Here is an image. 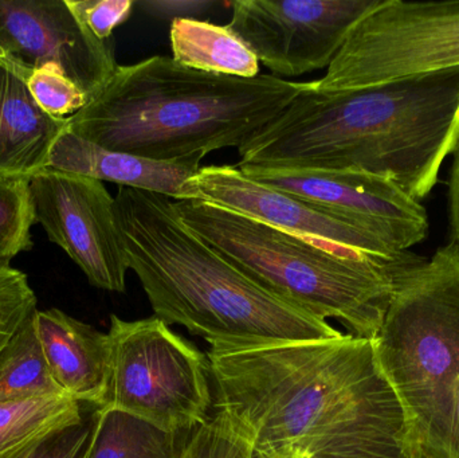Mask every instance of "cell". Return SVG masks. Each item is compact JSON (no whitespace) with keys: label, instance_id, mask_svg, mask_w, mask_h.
I'll use <instances>...</instances> for the list:
<instances>
[{"label":"cell","instance_id":"cell-1","mask_svg":"<svg viewBox=\"0 0 459 458\" xmlns=\"http://www.w3.org/2000/svg\"><path fill=\"white\" fill-rule=\"evenodd\" d=\"M218 411L256 456L283 448L312 458H410L401 401L372 339L212 349Z\"/></svg>","mask_w":459,"mask_h":458},{"label":"cell","instance_id":"cell-2","mask_svg":"<svg viewBox=\"0 0 459 458\" xmlns=\"http://www.w3.org/2000/svg\"><path fill=\"white\" fill-rule=\"evenodd\" d=\"M458 144L459 66L336 93L310 81L237 167L364 172L420 202Z\"/></svg>","mask_w":459,"mask_h":458},{"label":"cell","instance_id":"cell-3","mask_svg":"<svg viewBox=\"0 0 459 458\" xmlns=\"http://www.w3.org/2000/svg\"><path fill=\"white\" fill-rule=\"evenodd\" d=\"M310 82L278 75L232 77L190 69L171 56L118 65L67 129L108 150L174 164H201L247 144Z\"/></svg>","mask_w":459,"mask_h":458},{"label":"cell","instance_id":"cell-4","mask_svg":"<svg viewBox=\"0 0 459 458\" xmlns=\"http://www.w3.org/2000/svg\"><path fill=\"white\" fill-rule=\"evenodd\" d=\"M121 244L152 307L167 325L187 328L212 349L333 339L326 320L269 292L180 220L174 199L118 187Z\"/></svg>","mask_w":459,"mask_h":458},{"label":"cell","instance_id":"cell-5","mask_svg":"<svg viewBox=\"0 0 459 458\" xmlns=\"http://www.w3.org/2000/svg\"><path fill=\"white\" fill-rule=\"evenodd\" d=\"M174 203L191 231L264 289L320 319L339 320L360 338L377 335L396 277L420 264L342 257L215 204L195 199Z\"/></svg>","mask_w":459,"mask_h":458},{"label":"cell","instance_id":"cell-6","mask_svg":"<svg viewBox=\"0 0 459 458\" xmlns=\"http://www.w3.org/2000/svg\"><path fill=\"white\" fill-rule=\"evenodd\" d=\"M383 376L401 401L407 446L446 458L459 378V249H439L396 277L372 339Z\"/></svg>","mask_w":459,"mask_h":458},{"label":"cell","instance_id":"cell-7","mask_svg":"<svg viewBox=\"0 0 459 458\" xmlns=\"http://www.w3.org/2000/svg\"><path fill=\"white\" fill-rule=\"evenodd\" d=\"M108 338L109 385L102 408L169 433L191 432L210 419L206 358L166 323L112 315Z\"/></svg>","mask_w":459,"mask_h":458},{"label":"cell","instance_id":"cell-8","mask_svg":"<svg viewBox=\"0 0 459 458\" xmlns=\"http://www.w3.org/2000/svg\"><path fill=\"white\" fill-rule=\"evenodd\" d=\"M457 66L459 2L382 0L356 22L313 86L336 93Z\"/></svg>","mask_w":459,"mask_h":458},{"label":"cell","instance_id":"cell-9","mask_svg":"<svg viewBox=\"0 0 459 458\" xmlns=\"http://www.w3.org/2000/svg\"><path fill=\"white\" fill-rule=\"evenodd\" d=\"M185 199L206 202L266 223L336 255L383 264L420 263L356 223L286 191L248 179L238 167H201L185 186Z\"/></svg>","mask_w":459,"mask_h":458},{"label":"cell","instance_id":"cell-10","mask_svg":"<svg viewBox=\"0 0 459 458\" xmlns=\"http://www.w3.org/2000/svg\"><path fill=\"white\" fill-rule=\"evenodd\" d=\"M382 0H237L228 29L283 77L328 69L351 29Z\"/></svg>","mask_w":459,"mask_h":458},{"label":"cell","instance_id":"cell-11","mask_svg":"<svg viewBox=\"0 0 459 458\" xmlns=\"http://www.w3.org/2000/svg\"><path fill=\"white\" fill-rule=\"evenodd\" d=\"M35 220L93 287L126 289L129 266L115 215V198L104 183L46 169L30 179Z\"/></svg>","mask_w":459,"mask_h":458},{"label":"cell","instance_id":"cell-12","mask_svg":"<svg viewBox=\"0 0 459 458\" xmlns=\"http://www.w3.org/2000/svg\"><path fill=\"white\" fill-rule=\"evenodd\" d=\"M239 169L254 182L286 191L361 226L401 252L428 236L425 207L383 177L332 169Z\"/></svg>","mask_w":459,"mask_h":458},{"label":"cell","instance_id":"cell-13","mask_svg":"<svg viewBox=\"0 0 459 458\" xmlns=\"http://www.w3.org/2000/svg\"><path fill=\"white\" fill-rule=\"evenodd\" d=\"M0 48L34 70L58 66L89 101L117 69L115 40H100L66 0H0Z\"/></svg>","mask_w":459,"mask_h":458},{"label":"cell","instance_id":"cell-14","mask_svg":"<svg viewBox=\"0 0 459 458\" xmlns=\"http://www.w3.org/2000/svg\"><path fill=\"white\" fill-rule=\"evenodd\" d=\"M32 70L0 56V177L31 179L48 169L51 150L67 129L35 101L29 88Z\"/></svg>","mask_w":459,"mask_h":458},{"label":"cell","instance_id":"cell-15","mask_svg":"<svg viewBox=\"0 0 459 458\" xmlns=\"http://www.w3.org/2000/svg\"><path fill=\"white\" fill-rule=\"evenodd\" d=\"M35 328L64 394L81 405L102 408L109 385L108 333L56 308L35 312Z\"/></svg>","mask_w":459,"mask_h":458},{"label":"cell","instance_id":"cell-16","mask_svg":"<svg viewBox=\"0 0 459 458\" xmlns=\"http://www.w3.org/2000/svg\"><path fill=\"white\" fill-rule=\"evenodd\" d=\"M48 169L182 201L186 183L201 164L164 163L108 150L66 129L51 150Z\"/></svg>","mask_w":459,"mask_h":458},{"label":"cell","instance_id":"cell-17","mask_svg":"<svg viewBox=\"0 0 459 458\" xmlns=\"http://www.w3.org/2000/svg\"><path fill=\"white\" fill-rule=\"evenodd\" d=\"M169 38L172 58L190 69L240 78L259 74L255 54L228 26L179 18L172 21Z\"/></svg>","mask_w":459,"mask_h":458},{"label":"cell","instance_id":"cell-18","mask_svg":"<svg viewBox=\"0 0 459 458\" xmlns=\"http://www.w3.org/2000/svg\"><path fill=\"white\" fill-rule=\"evenodd\" d=\"M193 432H164L123 411L96 408L82 458H179Z\"/></svg>","mask_w":459,"mask_h":458},{"label":"cell","instance_id":"cell-19","mask_svg":"<svg viewBox=\"0 0 459 458\" xmlns=\"http://www.w3.org/2000/svg\"><path fill=\"white\" fill-rule=\"evenodd\" d=\"M51 395L65 394L51 376L38 338L34 314L0 355V402Z\"/></svg>","mask_w":459,"mask_h":458},{"label":"cell","instance_id":"cell-20","mask_svg":"<svg viewBox=\"0 0 459 458\" xmlns=\"http://www.w3.org/2000/svg\"><path fill=\"white\" fill-rule=\"evenodd\" d=\"M86 409L66 395L0 402V456L54 428L82 419Z\"/></svg>","mask_w":459,"mask_h":458},{"label":"cell","instance_id":"cell-21","mask_svg":"<svg viewBox=\"0 0 459 458\" xmlns=\"http://www.w3.org/2000/svg\"><path fill=\"white\" fill-rule=\"evenodd\" d=\"M35 220L30 179L0 177V265L34 246L31 228Z\"/></svg>","mask_w":459,"mask_h":458},{"label":"cell","instance_id":"cell-22","mask_svg":"<svg viewBox=\"0 0 459 458\" xmlns=\"http://www.w3.org/2000/svg\"><path fill=\"white\" fill-rule=\"evenodd\" d=\"M179 458H255L253 446L222 411L194 430Z\"/></svg>","mask_w":459,"mask_h":458},{"label":"cell","instance_id":"cell-23","mask_svg":"<svg viewBox=\"0 0 459 458\" xmlns=\"http://www.w3.org/2000/svg\"><path fill=\"white\" fill-rule=\"evenodd\" d=\"M94 409L88 406L82 419L54 428L0 458H82L91 436Z\"/></svg>","mask_w":459,"mask_h":458},{"label":"cell","instance_id":"cell-24","mask_svg":"<svg viewBox=\"0 0 459 458\" xmlns=\"http://www.w3.org/2000/svg\"><path fill=\"white\" fill-rule=\"evenodd\" d=\"M29 88L39 107L54 117L69 118L89 102L85 91L56 65L32 70Z\"/></svg>","mask_w":459,"mask_h":458},{"label":"cell","instance_id":"cell-25","mask_svg":"<svg viewBox=\"0 0 459 458\" xmlns=\"http://www.w3.org/2000/svg\"><path fill=\"white\" fill-rule=\"evenodd\" d=\"M37 311V296L26 274L10 265H0V355Z\"/></svg>","mask_w":459,"mask_h":458},{"label":"cell","instance_id":"cell-26","mask_svg":"<svg viewBox=\"0 0 459 458\" xmlns=\"http://www.w3.org/2000/svg\"><path fill=\"white\" fill-rule=\"evenodd\" d=\"M78 21L100 40L113 39L116 27L131 16L132 0H66Z\"/></svg>","mask_w":459,"mask_h":458},{"label":"cell","instance_id":"cell-27","mask_svg":"<svg viewBox=\"0 0 459 458\" xmlns=\"http://www.w3.org/2000/svg\"><path fill=\"white\" fill-rule=\"evenodd\" d=\"M136 5L144 8L147 13L160 18H169L172 21L179 18H193L191 15L207 13L215 5V2H139Z\"/></svg>","mask_w":459,"mask_h":458},{"label":"cell","instance_id":"cell-28","mask_svg":"<svg viewBox=\"0 0 459 458\" xmlns=\"http://www.w3.org/2000/svg\"><path fill=\"white\" fill-rule=\"evenodd\" d=\"M449 225L452 244L459 249V144L455 151L449 180Z\"/></svg>","mask_w":459,"mask_h":458},{"label":"cell","instance_id":"cell-29","mask_svg":"<svg viewBox=\"0 0 459 458\" xmlns=\"http://www.w3.org/2000/svg\"><path fill=\"white\" fill-rule=\"evenodd\" d=\"M446 458H459V378L453 395L452 424L447 441Z\"/></svg>","mask_w":459,"mask_h":458},{"label":"cell","instance_id":"cell-30","mask_svg":"<svg viewBox=\"0 0 459 458\" xmlns=\"http://www.w3.org/2000/svg\"><path fill=\"white\" fill-rule=\"evenodd\" d=\"M255 458H312L307 452L299 451L294 448L278 449V451L270 452V454H262Z\"/></svg>","mask_w":459,"mask_h":458},{"label":"cell","instance_id":"cell-31","mask_svg":"<svg viewBox=\"0 0 459 458\" xmlns=\"http://www.w3.org/2000/svg\"><path fill=\"white\" fill-rule=\"evenodd\" d=\"M407 454H409L410 458H431L418 446H407Z\"/></svg>","mask_w":459,"mask_h":458},{"label":"cell","instance_id":"cell-32","mask_svg":"<svg viewBox=\"0 0 459 458\" xmlns=\"http://www.w3.org/2000/svg\"><path fill=\"white\" fill-rule=\"evenodd\" d=\"M4 56V51L2 50V48H0V56Z\"/></svg>","mask_w":459,"mask_h":458}]
</instances>
